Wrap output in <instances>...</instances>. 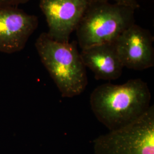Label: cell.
Here are the masks:
<instances>
[{
  "mask_svg": "<svg viewBox=\"0 0 154 154\" xmlns=\"http://www.w3.org/2000/svg\"><path fill=\"white\" fill-rule=\"evenodd\" d=\"M151 94L141 79H131L122 85L110 83L92 91L90 102L94 116L110 131L136 121L150 107Z\"/></svg>",
  "mask_w": 154,
  "mask_h": 154,
  "instance_id": "cell-1",
  "label": "cell"
},
{
  "mask_svg": "<svg viewBox=\"0 0 154 154\" xmlns=\"http://www.w3.org/2000/svg\"><path fill=\"white\" fill-rule=\"evenodd\" d=\"M35 46L62 97L72 98L82 93L88 79L77 41L60 42L44 32L37 39Z\"/></svg>",
  "mask_w": 154,
  "mask_h": 154,
  "instance_id": "cell-2",
  "label": "cell"
},
{
  "mask_svg": "<svg viewBox=\"0 0 154 154\" xmlns=\"http://www.w3.org/2000/svg\"><path fill=\"white\" fill-rule=\"evenodd\" d=\"M135 11L130 7L95 0L85 12L75 30L81 49L115 42L118 37L135 23Z\"/></svg>",
  "mask_w": 154,
  "mask_h": 154,
  "instance_id": "cell-3",
  "label": "cell"
},
{
  "mask_svg": "<svg viewBox=\"0 0 154 154\" xmlns=\"http://www.w3.org/2000/svg\"><path fill=\"white\" fill-rule=\"evenodd\" d=\"M94 154H154V106L139 119L93 141Z\"/></svg>",
  "mask_w": 154,
  "mask_h": 154,
  "instance_id": "cell-4",
  "label": "cell"
},
{
  "mask_svg": "<svg viewBox=\"0 0 154 154\" xmlns=\"http://www.w3.org/2000/svg\"><path fill=\"white\" fill-rule=\"evenodd\" d=\"M95 0H39V7L48 26L51 38L69 42L85 12Z\"/></svg>",
  "mask_w": 154,
  "mask_h": 154,
  "instance_id": "cell-5",
  "label": "cell"
},
{
  "mask_svg": "<svg viewBox=\"0 0 154 154\" xmlns=\"http://www.w3.org/2000/svg\"><path fill=\"white\" fill-rule=\"evenodd\" d=\"M154 38L149 31L134 24L116 39V50L123 67L143 70L154 65Z\"/></svg>",
  "mask_w": 154,
  "mask_h": 154,
  "instance_id": "cell-6",
  "label": "cell"
},
{
  "mask_svg": "<svg viewBox=\"0 0 154 154\" xmlns=\"http://www.w3.org/2000/svg\"><path fill=\"white\" fill-rule=\"evenodd\" d=\"M38 26V18L18 7L0 8V52L20 51Z\"/></svg>",
  "mask_w": 154,
  "mask_h": 154,
  "instance_id": "cell-7",
  "label": "cell"
},
{
  "mask_svg": "<svg viewBox=\"0 0 154 154\" xmlns=\"http://www.w3.org/2000/svg\"><path fill=\"white\" fill-rule=\"evenodd\" d=\"M80 55L84 65L93 72L95 79L114 81L121 77L124 67L114 42L83 49Z\"/></svg>",
  "mask_w": 154,
  "mask_h": 154,
  "instance_id": "cell-8",
  "label": "cell"
},
{
  "mask_svg": "<svg viewBox=\"0 0 154 154\" xmlns=\"http://www.w3.org/2000/svg\"><path fill=\"white\" fill-rule=\"evenodd\" d=\"M30 0H0V8L6 7H18Z\"/></svg>",
  "mask_w": 154,
  "mask_h": 154,
  "instance_id": "cell-9",
  "label": "cell"
},
{
  "mask_svg": "<svg viewBox=\"0 0 154 154\" xmlns=\"http://www.w3.org/2000/svg\"><path fill=\"white\" fill-rule=\"evenodd\" d=\"M107 1H112L114 3L130 7L134 10L138 9L140 8L139 4L137 0H106Z\"/></svg>",
  "mask_w": 154,
  "mask_h": 154,
  "instance_id": "cell-10",
  "label": "cell"
}]
</instances>
